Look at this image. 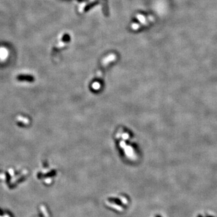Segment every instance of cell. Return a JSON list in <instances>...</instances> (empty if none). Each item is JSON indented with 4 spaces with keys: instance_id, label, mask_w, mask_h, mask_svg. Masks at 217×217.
Listing matches in <instances>:
<instances>
[{
    "instance_id": "1",
    "label": "cell",
    "mask_w": 217,
    "mask_h": 217,
    "mask_svg": "<svg viewBox=\"0 0 217 217\" xmlns=\"http://www.w3.org/2000/svg\"><path fill=\"white\" fill-rule=\"evenodd\" d=\"M9 56V52L5 48H0V60L4 61L7 59Z\"/></svg>"
},
{
    "instance_id": "2",
    "label": "cell",
    "mask_w": 217,
    "mask_h": 217,
    "mask_svg": "<svg viewBox=\"0 0 217 217\" xmlns=\"http://www.w3.org/2000/svg\"><path fill=\"white\" fill-rule=\"evenodd\" d=\"M136 17H137L138 20H139L141 23H145V18L144 16L143 15H142L138 14V15L136 16Z\"/></svg>"
},
{
    "instance_id": "3",
    "label": "cell",
    "mask_w": 217,
    "mask_h": 217,
    "mask_svg": "<svg viewBox=\"0 0 217 217\" xmlns=\"http://www.w3.org/2000/svg\"><path fill=\"white\" fill-rule=\"evenodd\" d=\"M138 27H139V25H138L137 24H133V25H132V28H133V29H134V30L137 29Z\"/></svg>"
}]
</instances>
